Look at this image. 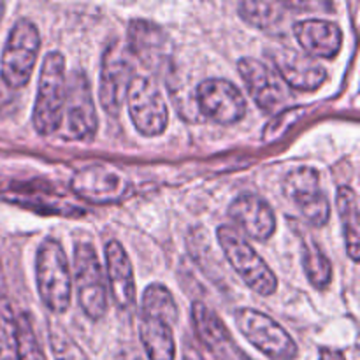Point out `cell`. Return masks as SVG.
I'll return each mask as SVG.
<instances>
[{
  "label": "cell",
  "instance_id": "6da1fadb",
  "mask_svg": "<svg viewBox=\"0 0 360 360\" xmlns=\"http://www.w3.org/2000/svg\"><path fill=\"white\" fill-rule=\"evenodd\" d=\"M65 95V56L60 51H49L42 60L34 112H32V123H34L37 134L51 136V134L58 132Z\"/></svg>",
  "mask_w": 360,
  "mask_h": 360
},
{
  "label": "cell",
  "instance_id": "7a4b0ae2",
  "mask_svg": "<svg viewBox=\"0 0 360 360\" xmlns=\"http://www.w3.org/2000/svg\"><path fill=\"white\" fill-rule=\"evenodd\" d=\"M35 280L41 301L55 315H62L72 301V274L62 245L48 238L41 243L35 257Z\"/></svg>",
  "mask_w": 360,
  "mask_h": 360
},
{
  "label": "cell",
  "instance_id": "3957f363",
  "mask_svg": "<svg viewBox=\"0 0 360 360\" xmlns=\"http://www.w3.org/2000/svg\"><path fill=\"white\" fill-rule=\"evenodd\" d=\"M217 238L232 269L255 294L269 297L276 292V274L234 227L221 225L217 231Z\"/></svg>",
  "mask_w": 360,
  "mask_h": 360
},
{
  "label": "cell",
  "instance_id": "277c9868",
  "mask_svg": "<svg viewBox=\"0 0 360 360\" xmlns=\"http://www.w3.org/2000/svg\"><path fill=\"white\" fill-rule=\"evenodd\" d=\"M41 35L34 21L21 18L11 28L0 62V79L9 90L27 86L37 62Z\"/></svg>",
  "mask_w": 360,
  "mask_h": 360
},
{
  "label": "cell",
  "instance_id": "5b68a950",
  "mask_svg": "<svg viewBox=\"0 0 360 360\" xmlns=\"http://www.w3.org/2000/svg\"><path fill=\"white\" fill-rule=\"evenodd\" d=\"M74 285L77 302L90 320H98L108 309V285L97 252L86 241L74 246Z\"/></svg>",
  "mask_w": 360,
  "mask_h": 360
},
{
  "label": "cell",
  "instance_id": "8992f818",
  "mask_svg": "<svg viewBox=\"0 0 360 360\" xmlns=\"http://www.w3.org/2000/svg\"><path fill=\"white\" fill-rule=\"evenodd\" d=\"M239 333L271 360H295L297 343L294 338L269 315L252 308H241L234 313Z\"/></svg>",
  "mask_w": 360,
  "mask_h": 360
},
{
  "label": "cell",
  "instance_id": "52a82bcc",
  "mask_svg": "<svg viewBox=\"0 0 360 360\" xmlns=\"http://www.w3.org/2000/svg\"><path fill=\"white\" fill-rule=\"evenodd\" d=\"M134 77H136V67L129 48L123 42L112 41L102 56L101 81H98V98L102 109L108 115H120Z\"/></svg>",
  "mask_w": 360,
  "mask_h": 360
},
{
  "label": "cell",
  "instance_id": "ba28073f",
  "mask_svg": "<svg viewBox=\"0 0 360 360\" xmlns=\"http://www.w3.org/2000/svg\"><path fill=\"white\" fill-rule=\"evenodd\" d=\"M97 125L98 120L90 81L83 70H76L67 84L58 134L65 141H90L97 134Z\"/></svg>",
  "mask_w": 360,
  "mask_h": 360
},
{
  "label": "cell",
  "instance_id": "9c48e42d",
  "mask_svg": "<svg viewBox=\"0 0 360 360\" xmlns=\"http://www.w3.org/2000/svg\"><path fill=\"white\" fill-rule=\"evenodd\" d=\"M129 115L137 132L144 137H157L167 129L169 112L164 91L150 76H136L127 94Z\"/></svg>",
  "mask_w": 360,
  "mask_h": 360
},
{
  "label": "cell",
  "instance_id": "30bf717a",
  "mask_svg": "<svg viewBox=\"0 0 360 360\" xmlns=\"http://www.w3.org/2000/svg\"><path fill=\"white\" fill-rule=\"evenodd\" d=\"M283 195L294 210L315 227H323L330 217V202L322 190L320 174L313 167H297L283 178Z\"/></svg>",
  "mask_w": 360,
  "mask_h": 360
},
{
  "label": "cell",
  "instance_id": "8fae6325",
  "mask_svg": "<svg viewBox=\"0 0 360 360\" xmlns=\"http://www.w3.org/2000/svg\"><path fill=\"white\" fill-rule=\"evenodd\" d=\"M195 102L202 118L220 125H234L246 115L241 90L224 77H210L195 88Z\"/></svg>",
  "mask_w": 360,
  "mask_h": 360
},
{
  "label": "cell",
  "instance_id": "7c38bea8",
  "mask_svg": "<svg viewBox=\"0 0 360 360\" xmlns=\"http://www.w3.org/2000/svg\"><path fill=\"white\" fill-rule=\"evenodd\" d=\"M70 190L91 204H115L132 192V185L122 172L104 165H90L70 179Z\"/></svg>",
  "mask_w": 360,
  "mask_h": 360
},
{
  "label": "cell",
  "instance_id": "4fadbf2b",
  "mask_svg": "<svg viewBox=\"0 0 360 360\" xmlns=\"http://www.w3.org/2000/svg\"><path fill=\"white\" fill-rule=\"evenodd\" d=\"M238 70L245 81L246 90L257 105L266 112H276L288 102L287 84L281 81L276 70L260 60L245 56L238 62Z\"/></svg>",
  "mask_w": 360,
  "mask_h": 360
},
{
  "label": "cell",
  "instance_id": "5bb4252c",
  "mask_svg": "<svg viewBox=\"0 0 360 360\" xmlns=\"http://www.w3.org/2000/svg\"><path fill=\"white\" fill-rule=\"evenodd\" d=\"M132 58H137L153 74L167 76L171 70V46L164 28L148 20H134L127 42Z\"/></svg>",
  "mask_w": 360,
  "mask_h": 360
},
{
  "label": "cell",
  "instance_id": "9a60e30c",
  "mask_svg": "<svg viewBox=\"0 0 360 360\" xmlns=\"http://www.w3.org/2000/svg\"><path fill=\"white\" fill-rule=\"evenodd\" d=\"M271 60H273L281 81L295 90H319L327 79L326 67L320 65L319 60L311 58L295 48L281 46V48L273 49Z\"/></svg>",
  "mask_w": 360,
  "mask_h": 360
},
{
  "label": "cell",
  "instance_id": "2e32d148",
  "mask_svg": "<svg viewBox=\"0 0 360 360\" xmlns=\"http://www.w3.org/2000/svg\"><path fill=\"white\" fill-rule=\"evenodd\" d=\"M229 218L243 234L257 241H267L276 231L273 207L266 199L255 193H243L232 200L229 206Z\"/></svg>",
  "mask_w": 360,
  "mask_h": 360
},
{
  "label": "cell",
  "instance_id": "e0dca14e",
  "mask_svg": "<svg viewBox=\"0 0 360 360\" xmlns=\"http://www.w3.org/2000/svg\"><path fill=\"white\" fill-rule=\"evenodd\" d=\"M292 30L302 48V53L315 60L334 58L343 46V32L333 21L319 20V18L301 20L295 21Z\"/></svg>",
  "mask_w": 360,
  "mask_h": 360
},
{
  "label": "cell",
  "instance_id": "ac0fdd59",
  "mask_svg": "<svg viewBox=\"0 0 360 360\" xmlns=\"http://www.w3.org/2000/svg\"><path fill=\"white\" fill-rule=\"evenodd\" d=\"M105 269H108L109 290L116 306L122 309H130L136 304V278H134L129 253L116 239L105 243Z\"/></svg>",
  "mask_w": 360,
  "mask_h": 360
},
{
  "label": "cell",
  "instance_id": "d6986e66",
  "mask_svg": "<svg viewBox=\"0 0 360 360\" xmlns=\"http://www.w3.org/2000/svg\"><path fill=\"white\" fill-rule=\"evenodd\" d=\"M139 340L150 360H174L176 341L172 326L151 316H139Z\"/></svg>",
  "mask_w": 360,
  "mask_h": 360
},
{
  "label": "cell",
  "instance_id": "ffe728a7",
  "mask_svg": "<svg viewBox=\"0 0 360 360\" xmlns=\"http://www.w3.org/2000/svg\"><path fill=\"white\" fill-rule=\"evenodd\" d=\"M336 207L343 225L345 245L347 252L354 262H359L360 257V217L357 193L350 186H340L336 195Z\"/></svg>",
  "mask_w": 360,
  "mask_h": 360
},
{
  "label": "cell",
  "instance_id": "44dd1931",
  "mask_svg": "<svg viewBox=\"0 0 360 360\" xmlns=\"http://www.w3.org/2000/svg\"><path fill=\"white\" fill-rule=\"evenodd\" d=\"M141 315L164 320L169 326L174 327L179 319V309L172 292L165 285H150L144 290L143 301H141Z\"/></svg>",
  "mask_w": 360,
  "mask_h": 360
},
{
  "label": "cell",
  "instance_id": "7402d4cb",
  "mask_svg": "<svg viewBox=\"0 0 360 360\" xmlns=\"http://www.w3.org/2000/svg\"><path fill=\"white\" fill-rule=\"evenodd\" d=\"M285 2H241L239 16L259 30H278L287 18Z\"/></svg>",
  "mask_w": 360,
  "mask_h": 360
},
{
  "label": "cell",
  "instance_id": "603a6c76",
  "mask_svg": "<svg viewBox=\"0 0 360 360\" xmlns=\"http://www.w3.org/2000/svg\"><path fill=\"white\" fill-rule=\"evenodd\" d=\"M302 266L308 280L315 288H326L333 280V266L326 253L311 239L302 243Z\"/></svg>",
  "mask_w": 360,
  "mask_h": 360
},
{
  "label": "cell",
  "instance_id": "cb8c5ba5",
  "mask_svg": "<svg viewBox=\"0 0 360 360\" xmlns=\"http://www.w3.org/2000/svg\"><path fill=\"white\" fill-rule=\"evenodd\" d=\"M0 360H20L16 316L7 297H0Z\"/></svg>",
  "mask_w": 360,
  "mask_h": 360
},
{
  "label": "cell",
  "instance_id": "d4e9b609",
  "mask_svg": "<svg viewBox=\"0 0 360 360\" xmlns=\"http://www.w3.org/2000/svg\"><path fill=\"white\" fill-rule=\"evenodd\" d=\"M49 347L55 360H88L86 354L60 323L49 326Z\"/></svg>",
  "mask_w": 360,
  "mask_h": 360
},
{
  "label": "cell",
  "instance_id": "484cf974",
  "mask_svg": "<svg viewBox=\"0 0 360 360\" xmlns=\"http://www.w3.org/2000/svg\"><path fill=\"white\" fill-rule=\"evenodd\" d=\"M18 330V355L20 360H46L41 350L37 338H35L34 327H32L28 315H20L16 319Z\"/></svg>",
  "mask_w": 360,
  "mask_h": 360
},
{
  "label": "cell",
  "instance_id": "4316f807",
  "mask_svg": "<svg viewBox=\"0 0 360 360\" xmlns=\"http://www.w3.org/2000/svg\"><path fill=\"white\" fill-rule=\"evenodd\" d=\"M304 115V108H288L280 111L278 115L273 116L269 123H267L266 130H264V141L266 143H273L274 139L283 136L288 130V127L294 125L295 122H299V118Z\"/></svg>",
  "mask_w": 360,
  "mask_h": 360
},
{
  "label": "cell",
  "instance_id": "83f0119b",
  "mask_svg": "<svg viewBox=\"0 0 360 360\" xmlns=\"http://www.w3.org/2000/svg\"><path fill=\"white\" fill-rule=\"evenodd\" d=\"M319 360H347L340 350H333V348H322L320 350Z\"/></svg>",
  "mask_w": 360,
  "mask_h": 360
},
{
  "label": "cell",
  "instance_id": "f1b7e54d",
  "mask_svg": "<svg viewBox=\"0 0 360 360\" xmlns=\"http://www.w3.org/2000/svg\"><path fill=\"white\" fill-rule=\"evenodd\" d=\"M116 360H141L139 354L134 347H123L116 355Z\"/></svg>",
  "mask_w": 360,
  "mask_h": 360
},
{
  "label": "cell",
  "instance_id": "f546056e",
  "mask_svg": "<svg viewBox=\"0 0 360 360\" xmlns=\"http://www.w3.org/2000/svg\"><path fill=\"white\" fill-rule=\"evenodd\" d=\"M181 360H202V357H200V352H197L195 347H190V343H186L185 348H183Z\"/></svg>",
  "mask_w": 360,
  "mask_h": 360
},
{
  "label": "cell",
  "instance_id": "4dcf8cb0",
  "mask_svg": "<svg viewBox=\"0 0 360 360\" xmlns=\"http://www.w3.org/2000/svg\"><path fill=\"white\" fill-rule=\"evenodd\" d=\"M4 9H6V4H4V2H0V18H2V14H4Z\"/></svg>",
  "mask_w": 360,
  "mask_h": 360
}]
</instances>
